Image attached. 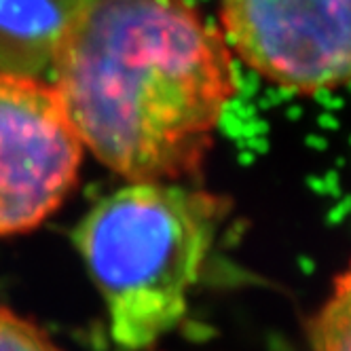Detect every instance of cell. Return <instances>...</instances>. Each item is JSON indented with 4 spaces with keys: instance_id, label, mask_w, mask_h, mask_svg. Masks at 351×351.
I'll use <instances>...</instances> for the list:
<instances>
[{
    "instance_id": "1",
    "label": "cell",
    "mask_w": 351,
    "mask_h": 351,
    "mask_svg": "<svg viewBox=\"0 0 351 351\" xmlns=\"http://www.w3.org/2000/svg\"><path fill=\"white\" fill-rule=\"evenodd\" d=\"M53 72L83 146L130 182L195 176L237 93L227 40L184 0H97Z\"/></svg>"
},
{
    "instance_id": "2",
    "label": "cell",
    "mask_w": 351,
    "mask_h": 351,
    "mask_svg": "<svg viewBox=\"0 0 351 351\" xmlns=\"http://www.w3.org/2000/svg\"><path fill=\"white\" fill-rule=\"evenodd\" d=\"M222 216L216 195L161 182H132L85 214L74 243L119 345L146 349L178 326Z\"/></svg>"
},
{
    "instance_id": "3",
    "label": "cell",
    "mask_w": 351,
    "mask_h": 351,
    "mask_svg": "<svg viewBox=\"0 0 351 351\" xmlns=\"http://www.w3.org/2000/svg\"><path fill=\"white\" fill-rule=\"evenodd\" d=\"M83 150L53 85L0 72V237L36 229L66 202Z\"/></svg>"
},
{
    "instance_id": "4",
    "label": "cell",
    "mask_w": 351,
    "mask_h": 351,
    "mask_svg": "<svg viewBox=\"0 0 351 351\" xmlns=\"http://www.w3.org/2000/svg\"><path fill=\"white\" fill-rule=\"evenodd\" d=\"M233 58L286 91L351 85V0H222Z\"/></svg>"
},
{
    "instance_id": "5",
    "label": "cell",
    "mask_w": 351,
    "mask_h": 351,
    "mask_svg": "<svg viewBox=\"0 0 351 351\" xmlns=\"http://www.w3.org/2000/svg\"><path fill=\"white\" fill-rule=\"evenodd\" d=\"M97 0H0V72L40 77Z\"/></svg>"
},
{
    "instance_id": "6",
    "label": "cell",
    "mask_w": 351,
    "mask_h": 351,
    "mask_svg": "<svg viewBox=\"0 0 351 351\" xmlns=\"http://www.w3.org/2000/svg\"><path fill=\"white\" fill-rule=\"evenodd\" d=\"M313 351H351V263L337 275L332 290L311 319Z\"/></svg>"
},
{
    "instance_id": "7",
    "label": "cell",
    "mask_w": 351,
    "mask_h": 351,
    "mask_svg": "<svg viewBox=\"0 0 351 351\" xmlns=\"http://www.w3.org/2000/svg\"><path fill=\"white\" fill-rule=\"evenodd\" d=\"M0 351H62L36 324L0 307Z\"/></svg>"
}]
</instances>
